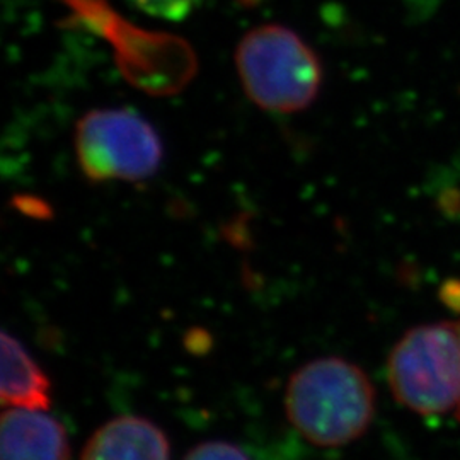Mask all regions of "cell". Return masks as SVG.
<instances>
[{
    "mask_svg": "<svg viewBox=\"0 0 460 460\" xmlns=\"http://www.w3.org/2000/svg\"><path fill=\"white\" fill-rule=\"evenodd\" d=\"M81 460H171L164 429L142 416H116L91 435Z\"/></svg>",
    "mask_w": 460,
    "mask_h": 460,
    "instance_id": "6",
    "label": "cell"
},
{
    "mask_svg": "<svg viewBox=\"0 0 460 460\" xmlns=\"http://www.w3.org/2000/svg\"><path fill=\"white\" fill-rule=\"evenodd\" d=\"M0 399L4 408L49 411L51 382L21 341L7 331L0 338Z\"/></svg>",
    "mask_w": 460,
    "mask_h": 460,
    "instance_id": "7",
    "label": "cell"
},
{
    "mask_svg": "<svg viewBox=\"0 0 460 460\" xmlns=\"http://www.w3.org/2000/svg\"><path fill=\"white\" fill-rule=\"evenodd\" d=\"M75 155L91 182L144 181L157 172L164 148L154 127L128 110H94L75 127Z\"/></svg>",
    "mask_w": 460,
    "mask_h": 460,
    "instance_id": "4",
    "label": "cell"
},
{
    "mask_svg": "<svg viewBox=\"0 0 460 460\" xmlns=\"http://www.w3.org/2000/svg\"><path fill=\"white\" fill-rule=\"evenodd\" d=\"M182 460H249L246 452L226 440H207L188 450Z\"/></svg>",
    "mask_w": 460,
    "mask_h": 460,
    "instance_id": "9",
    "label": "cell"
},
{
    "mask_svg": "<svg viewBox=\"0 0 460 460\" xmlns=\"http://www.w3.org/2000/svg\"><path fill=\"white\" fill-rule=\"evenodd\" d=\"M283 402L302 438L321 448H336L367 433L377 410V393L357 363L321 357L290 376Z\"/></svg>",
    "mask_w": 460,
    "mask_h": 460,
    "instance_id": "1",
    "label": "cell"
},
{
    "mask_svg": "<svg viewBox=\"0 0 460 460\" xmlns=\"http://www.w3.org/2000/svg\"><path fill=\"white\" fill-rule=\"evenodd\" d=\"M0 460H70L66 427L47 411L5 408L0 418Z\"/></svg>",
    "mask_w": 460,
    "mask_h": 460,
    "instance_id": "5",
    "label": "cell"
},
{
    "mask_svg": "<svg viewBox=\"0 0 460 460\" xmlns=\"http://www.w3.org/2000/svg\"><path fill=\"white\" fill-rule=\"evenodd\" d=\"M235 66L247 98L281 115L309 108L323 84V66L314 49L279 24L251 30L235 49Z\"/></svg>",
    "mask_w": 460,
    "mask_h": 460,
    "instance_id": "2",
    "label": "cell"
},
{
    "mask_svg": "<svg viewBox=\"0 0 460 460\" xmlns=\"http://www.w3.org/2000/svg\"><path fill=\"white\" fill-rule=\"evenodd\" d=\"M457 323H459V334H460V321H457ZM456 414H457V420H459V421H460V404H459V408H457V411H456Z\"/></svg>",
    "mask_w": 460,
    "mask_h": 460,
    "instance_id": "10",
    "label": "cell"
},
{
    "mask_svg": "<svg viewBox=\"0 0 460 460\" xmlns=\"http://www.w3.org/2000/svg\"><path fill=\"white\" fill-rule=\"evenodd\" d=\"M387 382L399 404L421 416L457 411L459 323L440 321L404 332L387 358Z\"/></svg>",
    "mask_w": 460,
    "mask_h": 460,
    "instance_id": "3",
    "label": "cell"
},
{
    "mask_svg": "<svg viewBox=\"0 0 460 460\" xmlns=\"http://www.w3.org/2000/svg\"><path fill=\"white\" fill-rule=\"evenodd\" d=\"M133 7L148 16L165 21H182L195 13L203 0H128Z\"/></svg>",
    "mask_w": 460,
    "mask_h": 460,
    "instance_id": "8",
    "label": "cell"
}]
</instances>
